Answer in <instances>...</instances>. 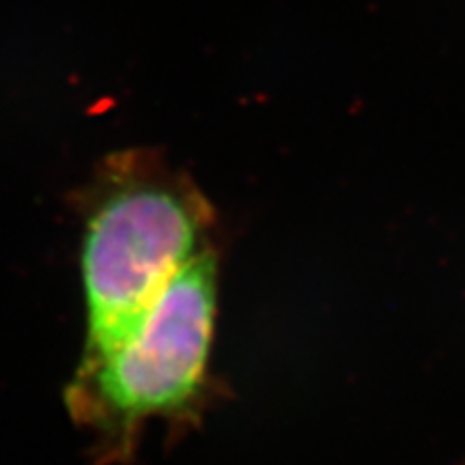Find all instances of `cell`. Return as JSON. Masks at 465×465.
<instances>
[{"label": "cell", "instance_id": "obj_1", "mask_svg": "<svg viewBox=\"0 0 465 465\" xmlns=\"http://www.w3.org/2000/svg\"><path fill=\"white\" fill-rule=\"evenodd\" d=\"M84 356L116 345L212 243L213 209L155 149L108 155L84 192Z\"/></svg>", "mask_w": 465, "mask_h": 465}, {"label": "cell", "instance_id": "obj_2", "mask_svg": "<svg viewBox=\"0 0 465 465\" xmlns=\"http://www.w3.org/2000/svg\"><path fill=\"white\" fill-rule=\"evenodd\" d=\"M218 312V250L166 284L138 323L106 351L83 356L67 388L69 414L104 461H124L153 418L177 422L207 397Z\"/></svg>", "mask_w": 465, "mask_h": 465}]
</instances>
